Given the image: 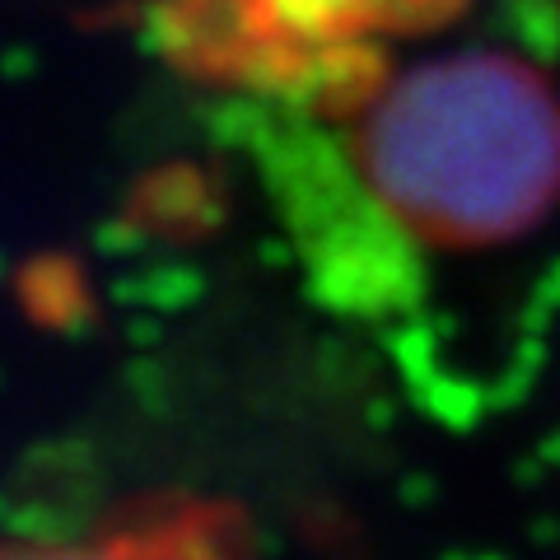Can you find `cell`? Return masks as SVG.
Segmentation results:
<instances>
[{
  "label": "cell",
  "mask_w": 560,
  "mask_h": 560,
  "mask_svg": "<svg viewBox=\"0 0 560 560\" xmlns=\"http://www.w3.org/2000/svg\"><path fill=\"white\" fill-rule=\"evenodd\" d=\"M350 160L430 248L514 243L560 210V90L514 51L434 57L364 98Z\"/></svg>",
  "instance_id": "1"
},
{
  "label": "cell",
  "mask_w": 560,
  "mask_h": 560,
  "mask_svg": "<svg viewBox=\"0 0 560 560\" xmlns=\"http://www.w3.org/2000/svg\"><path fill=\"white\" fill-rule=\"evenodd\" d=\"M0 560H253V533L230 500L150 495L84 537H0Z\"/></svg>",
  "instance_id": "2"
},
{
  "label": "cell",
  "mask_w": 560,
  "mask_h": 560,
  "mask_svg": "<svg viewBox=\"0 0 560 560\" xmlns=\"http://www.w3.org/2000/svg\"><path fill=\"white\" fill-rule=\"evenodd\" d=\"M458 0H378V28H420L440 24Z\"/></svg>",
  "instance_id": "3"
}]
</instances>
